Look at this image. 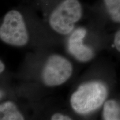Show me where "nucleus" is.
<instances>
[{
	"label": "nucleus",
	"instance_id": "obj_1",
	"mask_svg": "<svg viewBox=\"0 0 120 120\" xmlns=\"http://www.w3.org/2000/svg\"><path fill=\"white\" fill-rule=\"evenodd\" d=\"M107 88L103 82L92 81L81 84L70 97V105L77 114L85 115L102 105L107 96Z\"/></svg>",
	"mask_w": 120,
	"mask_h": 120
},
{
	"label": "nucleus",
	"instance_id": "obj_2",
	"mask_svg": "<svg viewBox=\"0 0 120 120\" xmlns=\"http://www.w3.org/2000/svg\"><path fill=\"white\" fill-rule=\"evenodd\" d=\"M82 15L83 7L79 0H62L49 14V23L55 32L68 35L75 29Z\"/></svg>",
	"mask_w": 120,
	"mask_h": 120
},
{
	"label": "nucleus",
	"instance_id": "obj_3",
	"mask_svg": "<svg viewBox=\"0 0 120 120\" xmlns=\"http://www.w3.org/2000/svg\"><path fill=\"white\" fill-rule=\"evenodd\" d=\"M0 39L13 47H23L29 41V35L23 15L11 10L4 15L0 26Z\"/></svg>",
	"mask_w": 120,
	"mask_h": 120
},
{
	"label": "nucleus",
	"instance_id": "obj_4",
	"mask_svg": "<svg viewBox=\"0 0 120 120\" xmlns=\"http://www.w3.org/2000/svg\"><path fill=\"white\" fill-rule=\"evenodd\" d=\"M72 73L73 66L70 60L62 55L53 54L45 63L41 79L45 86L57 87L66 82Z\"/></svg>",
	"mask_w": 120,
	"mask_h": 120
},
{
	"label": "nucleus",
	"instance_id": "obj_5",
	"mask_svg": "<svg viewBox=\"0 0 120 120\" xmlns=\"http://www.w3.org/2000/svg\"><path fill=\"white\" fill-rule=\"evenodd\" d=\"M87 34L85 28L80 27L72 31L68 41V49L75 59L81 62H87L92 59L94 51L92 48L84 43Z\"/></svg>",
	"mask_w": 120,
	"mask_h": 120
},
{
	"label": "nucleus",
	"instance_id": "obj_6",
	"mask_svg": "<svg viewBox=\"0 0 120 120\" xmlns=\"http://www.w3.org/2000/svg\"><path fill=\"white\" fill-rule=\"evenodd\" d=\"M23 115L12 101H6L0 105V120H23Z\"/></svg>",
	"mask_w": 120,
	"mask_h": 120
},
{
	"label": "nucleus",
	"instance_id": "obj_7",
	"mask_svg": "<svg viewBox=\"0 0 120 120\" xmlns=\"http://www.w3.org/2000/svg\"><path fill=\"white\" fill-rule=\"evenodd\" d=\"M102 118L105 120H120V105L115 100L105 101L103 106Z\"/></svg>",
	"mask_w": 120,
	"mask_h": 120
},
{
	"label": "nucleus",
	"instance_id": "obj_8",
	"mask_svg": "<svg viewBox=\"0 0 120 120\" xmlns=\"http://www.w3.org/2000/svg\"><path fill=\"white\" fill-rule=\"evenodd\" d=\"M105 7L114 22L120 23V0H103Z\"/></svg>",
	"mask_w": 120,
	"mask_h": 120
},
{
	"label": "nucleus",
	"instance_id": "obj_9",
	"mask_svg": "<svg viewBox=\"0 0 120 120\" xmlns=\"http://www.w3.org/2000/svg\"><path fill=\"white\" fill-rule=\"evenodd\" d=\"M51 120H72L71 117L66 115L64 113L57 112L55 113L51 117Z\"/></svg>",
	"mask_w": 120,
	"mask_h": 120
},
{
	"label": "nucleus",
	"instance_id": "obj_10",
	"mask_svg": "<svg viewBox=\"0 0 120 120\" xmlns=\"http://www.w3.org/2000/svg\"><path fill=\"white\" fill-rule=\"evenodd\" d=\"M114 45L117 50L120 52V30L115 34L114 37Z\"/></svg>",
	"mask_w": 120,
	"mask_h": 120
},
{
	"label": "nucleus",
	"instance_id": "obj_11",
	"mask_svg": "<svg viewBox=\"0 0 120 120\" xmlns=\"http://www.w3.org/2000/svg\"><path fill=\"white\" fill-rule=\"evenodd\" d=\"M6 68V66L5 64H4V62H3L2 60L0 61V73L2 74V73L4 72Z\"/></svg>",
	"mask_w": 120,
	"mask_h": 120
}]
</instances>
